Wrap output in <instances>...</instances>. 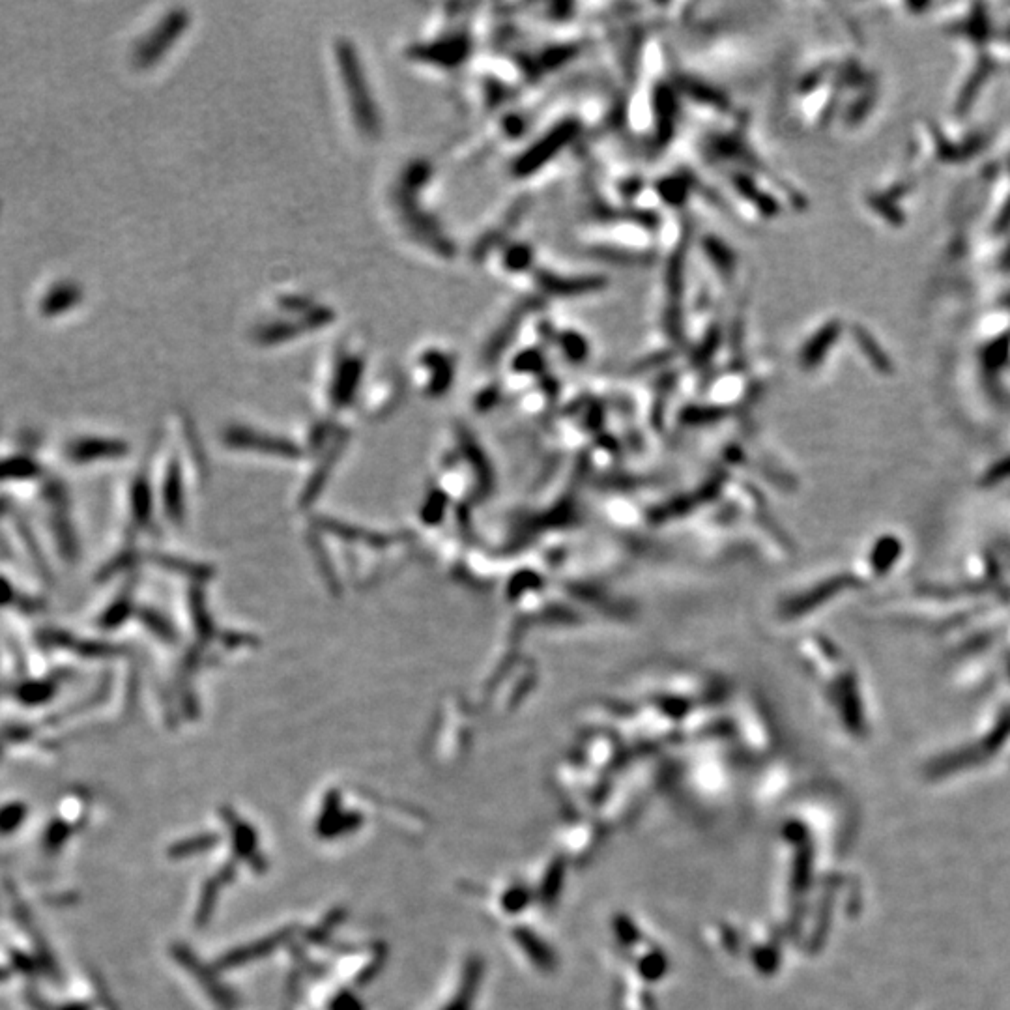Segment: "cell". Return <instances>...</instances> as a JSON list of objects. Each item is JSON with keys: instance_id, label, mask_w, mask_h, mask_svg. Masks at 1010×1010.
Instances as JSON below:
<instances>
[{"instance_id": "cell-1", "label": "cell", "mask_w": 1010, "mask_h": 1010, "mask_svg": "<svg viewBox=\"0 0 1010 1010\" xmlns=\"http://www.w3.org/2000/svg\"><path fill=\"white\" fill-rule=\"evenodd\" d=\"M335 51V66L339 70V79L343 87V98L347 101L352 122L363 139L371 141L380 135V111L373 96V88L369 77L363 72L360 55L354 45L345 40H339L333 45Z\"/></svg>"}, {"instance_id": "cell-2", "label": "cell", "mask_w": 1010, "mask_h": 1010, "mask_svg": "<svg viewBox=\"0 0 1010 1010\" xmlns=\"http://www.w3.org/2000/svg\"><path fill=\"white\" fill-rule=\"evenodd\" d=\"M188 23L189 14H186L184 10L174 8L173 12L165 15V19L154 29L156 32H152L148 36V45H146L145 53L141 55V58H145V62H154L156 58L165 55L171 49V44H176L182 38Z\"/></svg>"}]
</instances>
